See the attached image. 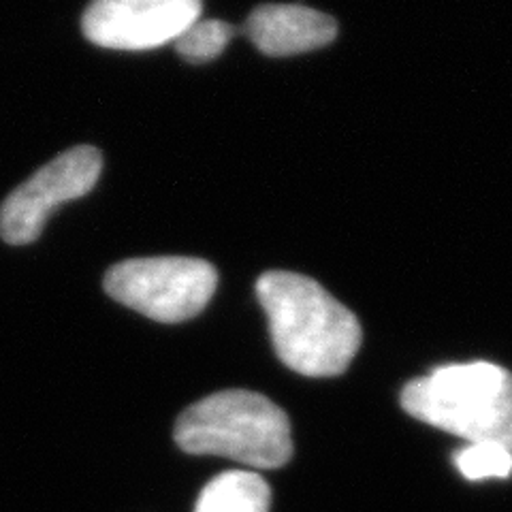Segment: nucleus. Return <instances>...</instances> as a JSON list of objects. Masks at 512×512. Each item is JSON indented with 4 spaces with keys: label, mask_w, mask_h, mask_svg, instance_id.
<instances>
[{
    "label": "nucleus",
    "mask_w": 512,
    "mask_h": 512,
    "mask_svg": "<svg viewBox=\"0 0 512 512\" xmlns=\"http://www.w3.org/2000/svg\"><path fill=\"white\" fill-rule=\"evenodd\" d=\"M256 297L286 367L310 378L348 370L363 340L359 318L316 280L293 271H267L256 282Z\"/></svg>",
    "instance_id": "1"
},
{
    "label": "nucleus",
    "mask_w": 512,
    "mask_h": 512,
    "mask_svg": "<svg viewBox=\"0 0 512 512\" xmlns=\"http://www.w3.org/2000/svg\"><path fill=\"white\" fill-rule=\"evenodd\" d=\"M402 408L470 444L489 442L512 451V374L495 363L438 367L406 384Z\"/></svg>",
    "instance_id": "2"
},
{
    "label": "nucleus",
    "mask_w": 512,
    "mask_h": 512,
    "mask_svg": "<svg viewBox=\"0 0 512 512\" xmlns=\"http://www.w3.org/2000/svg\"><path fill=\"white\" fill-rule=\"evenodd\" d=\"M173 438L190 455H220L254 470H276L293 457L291 421L252 391H218L186 408Z\"/></svg>",
    "instance_id": "3"
},
{
    "label": "nucleus",
    "mask_w": 512,
    "mask_h": 512,
    "mask_svg": "<svg viewBox=\"0 0 512 512\" xmlns=\"http://www.w3.org/2000/svg\"><path fill=\"white\" fill-rule=\"evenodd\" d=\"M103 286L122 306L173 325L205 310L218 286V271L192 256H152L114 265Z\"/></svg>",
    "instance_id": "4"
},
{
    "label": "nucleus",
    "mask_w": 512,
    "mask_h": 512,
    "mask_svg": "<svg viewBox=\"0 0 512 512\" xmlns=\"http://www.w3.org/2000/svg\"><path fill=\"white\" fill-rule=\"evenodd\" d=\"M103 154L92 146L62 152L15 188L0 205V237L11 246L37 242L45 220L62 203L86 197L99 182Z\"/></svg>",
    "instance_id": "5"
},
{
    "label": "nucleus",
    "mask_w": 512,
    "mask_h": 512,
    "mask_svg": "<svg viewBox=\"0 0 512 512\" xmlns=\"http://www.w3.org/2000/svg\"><path fill=\"white\" fill-rule=\"evenodd\" d=\"M203 0H92L84 37L107 50L146 52L173 43L201 18Z\"/></svg>",
    "instance_id": "6"
},
{
    "label": "nucleus",
    "mask_w": 512,
    "mask_h": 512,
    "mask_svg": "<svg viewBox=\"0 0 512 512\" xmlns=\"http://www.w3.org/2000/svg\"><path fill=\"white\" fill-rule=\"evenodd\" d=\"M244 30L265 56L284 58L329 45L338 35V24L310 7L261 5L250 13Z\"/></svg>",
    "instance_id": "7"
},
{
    "label": "nucleus",
    "mask_w": 512,
    "mask_h": 512,
    "mask_svg": "<svg viewBox=\"0 0 512 512\" xmlns=\"http://www.w3.org/2000/svg\"><path fill=\"white\" fill-rule=\"evenodd\" d=\"M271 489L256 472H224L201 491L195 512H269Z\"/></svg>",
    "instance_id": "8"
},
{
    "label": "nucleus",
    "mask_w": 512,
    "mask_h": 512,
    "mask_svg": "<svg viewBox=\"0 0 512 512\" xmlns=\"http://www.w3.org/2000/svg\"><path fill=\"white\" fill-rule=\"evenodd\" d=\"M235 35L237 28L229 22L199 18L173 41V45L175 52H178L186 62L203 64L218 58Z\"/></svg>",
    "instance_id": "9"
},
{
    "label": "nucleus",
    "mask_w": 512,
    "mask_h": 512,
    "mask_svg": "<svg viewBox=\"0 0 512 512\" xmlns=\"http://www.w3.org/2000/svg\"><path fill=\"white\" fill-rule=\"evenodd\" d=\"M457 470L468 480L508 478L512 474V451L500 444H470L455 455Z\"/></svg>",
    "instance_id": "10"
}]
</instances>
